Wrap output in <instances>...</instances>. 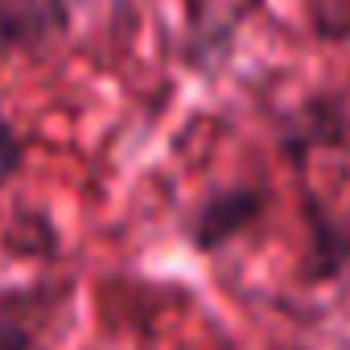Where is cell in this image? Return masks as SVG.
<instances>
[{"mask_svg":"<svg viewBox=\"0 0 350 350\" xmlns=\"http://www.w3.org/2000/svg\"><path fill=\"white\" fill-rule=\"evenodd\" d=\"M305 21L321 42L350 38V0H305Z\"/></svg>","mask_w":350,"mask_h":350,"instance_id":"cell-4","label":"cell"},{"mask_svg":"<svg viewBox=\"0 0 350 350\" xmlns=\"http://www.w3.org/2000/svg\"><path fill=\"white\" fill-rule=\"evenodd\" d=\"M25 165V136L17 132V124L0 111V186H9Z\"/></svg>","mask_w":350,"mask_h":350,"instance_id":"cell-5","label":"cell"},{"mask_svg":"<svg viewBox=\"0 0 350 350\" xmlns=\"http://www.w3.org/2000/svg\"><path fill=\"white\" fill-rule=\"evenodd\" d=\"M0 350H38V346H33V338H29L21 325L0 321Z\"/></svg>","mask_w":350,"mask_h":350,"instance_id":"cell-6","label":"cell"},{"mask_svg":"<svg viewBox=\"0 0 350 350\" xmlns=\"http://www.w3.org/2000/svg\"><path fill=\"white\" fill-rule=\"evenodd\" d=\"M280 152L288 161H305L313 148H346L350 144V99L342 91H313L276 120Z\"/></svg>","mask_w":350,"mask_h":350,"instance_id":"cell-1","label":"cell"},{"mask_svg":"<svg viewBox=\"0 0 350 350\" xmlns=\"http://www.w3.org/2000/svg\"><path fill=\"white\" fill-rule=\"evenodd\" d=\"M75 29V0H0V54H46Z\"/></svg>","mask_w":350,"mask_h":350,"instance_id":"cell-2","label":"cell"},{"mask_svg":"<svg viewBox=\"0 0 350 350\" xmlns=\"http://www.w3.org/2000/svg\"><path fill=\"white\" fill-rule=\"evenodd\" d=\"M268 206V194L260 186H223V190H211L194 215H190V239L194 247H219L227 239H235L239 231H247Z\"/></svg>","mask_w":350,"mask_h":350,"instance_id":"cell-3","label":"cell"}]
</instances>
